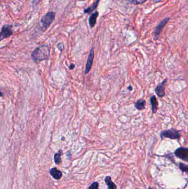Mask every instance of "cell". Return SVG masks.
Segmentation results:
<instances>
[{"instance_id":"16","label":"cell","mask_w":188,"mask_h":189,"mask_svg":"<svg viewBox=\"0 0 188 189\" xmlns=\"http://www.w3.org/2000/svg\"><path fill=\"white\" fill-rule=\"evenodd\" d=\"M179 166L180 170L183 172H186V173L188 172V166L187 165L180 163L179 164Z\"/></svg>"},{"instance_id":"11","label":"cell","mask_w":188,"mask_h":189,"mask_svg":"<svg viewBox=\"0 0 188 189\" xmlns=\"http://www.w3.org/2000/svg\"><path fill=\"white\" fill-rule=\"evenodd\" d=\"M146 100L143 99H138L135 103V107L138 110L142 111L146 108Z\"/></svg>"},{"instance_id":"3","label":"cell","mask_w":188,"mask_h":189,"mask_svg":"<svg viewBox=\"0 0 188 189\" xmlns=\"http://www.w3.org/2000/svg\"><path fill=\"white\" fill-rule=\"evenodd\" d=\"M55 17V13L53 11L48 12V13L45 14V15L42 17L40 20V22L42 24V28L44 30H46L50 26L51 24L53 23V22L54 20Z\"/></svg>"},{"instance_id":"17","label":"cell","mask_w":188,"mask_h":189,"mask_svg":"<svg viewBox=\"0 0 188 189\" xmlns=\"http://www.w3.org/2000/svg\"><path fill=\"white\" fill-rule=\"evenodd\" d=\"M147 0H131V2L134 5H140L146 2Z\"/></svg>"},{"instance_id":"25","label":"cell","mask_w":188,"mask_h":189,"mask_svg":"<svg viewBox=\"0 0 188 189\" xmlns=\"http://www.w3.org/2000/svg\"><path fill=\"white\" fill-rule=\"evenodd\" d=\"M78 1H86V0H78Z\"/></svg>"},{"instance_id":"22","label":"cell","mask_w":188,"mask_h":189,"mask_svg":"<svg viewBox=\"0 0 188 189\" xmlns=\"http://www.w3.org/2000/svg\"><path fill=\"white\" fill-rule=\"evenodd\" d=\"M127 89L129 90V91H132L133 90V87L131 86H129L127 87Z\"/></svg>"},{"instance_id":"4","label":"cell","mask_w":188,"mask_h":189,"mask_svg":"<svg viewBox=\"0 0 188 189\" xmlns=\"http://www.w3.org/2000/svg\"><path fill=\"white\" fill-rule=\"evenodd\" d=\"M170 19V17H167V18L164 19H163L162 21H161L159 24L156 27V28H155L154 33H153L154 40H157L159 39V36L161 34V32L164 28V27L166 26V25L167 24Z\"/></svg>"},{"instance_id":"9","label":"cell","mask_w":188,"mask_h":189,"mask_svg":"<svg viewBox=\"0 0 188 189\" xmlns=\"http://www.w3.org/2000/svg\"><path fill=\"white\" fill-rule=\"evenodd\" d=\"M150 103H151L152 113H156L157 111L158 110V101H157L156 96L152 95L150 97Z\"/></svg>"},{"instance_id":"12","label":"cell","mask_w":188,"mask_h":189,"mask_svg":"<svg viewBox=\"0 0 188 189\" xmlns=\"http://www.w3.org/2000/svg\"><path fill=\"white\" fill-rule=\"evenodd\" d=\"M98 15H99V13L98 11H95L94 13L91 14V15L89 18V24H90V28H92L95 26Z\"/></svg>"},{"instance_id":"5","label":"cell","mask_w":188,"mask_h":189,"mask_svg":"<svg viewBox=\"0 0 188 189\" xmlns=\"http://www.w3.org/2000/svg\"><path fill=\"white\" fill-rule=\"evenodd\" d=\"M167 80H168L167 78L164 79V80L162 82L161 84H158L156 87V88L154 89V91H155L156 94L159 98H162L165 96V94H166L165 89L166 87Z\"/></svg>"},{"instance_id":"1","label":"cell","mask_w":188,"mask_h":189,"mask_svg":"<svg viewBox=\"0 0 188 189\" xmlns=\"http://www.w3.org/2000/svg\"><path fill=\"white\" fill-rule=\"evenodd\" d=\"M50 55L49 48L47 45H41L37 48L32 52V57L33 60L36 61H40L48 59Z\"/></svg>"},{"instance_id":"10","label":"cell","mask_w":188,"mask_h":189,"mask_svg":"<svg viewBox=\"0 0 188 189\" xmlns=\"http://www.w3.org/2000/svg\"><path fill=\"white\" fill-rule=\"evenodd\" d=\"M50 174L56 180H59L62 176V173L61 171L59 170L56 168H53L50 170Z\"/></svg>"},{"instance_id":"18","label":"cell","mask_w":188,"mask_h":189,"mask_svg":"<svg viewBox=\"0 0 188 189\" xmlns=\"http://www.w3.org/2000/svg\"><path fill=\"white\" fill-rule=\"evenodd\" d=\"M88 189H99V184L98 182H94L90 185Z\"/></svg>"},{"instance_id":"21","label":"cell","mask_w":188,"mask_h":189,"mask_svg":"<svg viewBox=\"0 0 188 189\" xmlns=\"http://www.w3.org/2000/svg\"><path fill=\"white\" fill-rule=\"evenodd\" d=\"M152 1H153V2L154 3H156L160 2H161V1H163V0H152Z\"/></svg>"},{"instance_id":"8","label":"cell","mask_w":188,"mask_h":189,"mask_svg":"<svg viewBox=\"0 0 188 189\" xmlns=\"http://www.w3.org/2000/svg\"><path fill=\"white\" fill-rule=\"evenodd\" d=\"M94 58V50L93 48H92L90 50V52L89 53V55L88 56L87 61L86 65V68H85V74L87 75L90 73L92 66L93 65V61Z\"/></svg>"},{"instance_id":"24","label":"cell","mask_w":188,"mask_h":189,"mask_svg":"<svg viewBox=\"0 0 188 189\" xmlns=\"http://www.w3.org/2000/svg\"><path fill=\"white\" fill-rule=\"evenodd\" d=\"M0 96H2V94L1 92H0Z\"/></svg>"},{"instance_id":"7","label":"cell","mask_w":188,"mask_h":189,"mask_svg":"<svg viewBox=\"0 0 188 189\" xmlns=\"http://www.w3.org/2000/svg\"><path fill=\"white\" fill-rule=\"evenodd\" d=\"M13 34L12 27L10 25H5L0 32V41L10 37Z\"/></svg>"},{"instance_id":"14","label":"cell","mask_w":188,"mask_h":189,"mask_svg":"<svg viewBox=\"0 0 188 189\" xmlns=\"http://www.w3.org/2000/svg\"><path fill=\"white\" fill-rule=\"evenodd\" d=\"M100 1L101 0H97V1H95V2H94L92 5L90 6V7H88V8L85 9V10H84V13H88V14L92 13L93 10H95V9L97 8L98 4H99V2H100Z\"/></svg>"},{"instance_id":"23","label":"cell","mask_w":188,"mask_h":189,"mask_svg":"<svg viewBox=\"0 0 188 189\" xmlns=\"http://www.w3.org/2000/svg\"><path fill=\"white\" fill-rule=\"evenodd\" d=\"M148 189H154V188H151V187H150L148 188Z\"/></svg>"},{"instance_id":"13","label":"cell","mask_w":188,"mask_h":189,"mask_svg":"<svg viewBox=\"0 0 188 189\" xmlns=\"http://www.w3.org/2000/svg\"><path fill=\"white\" fill-rule=\"evenodd\" d=\"M105 183L106 184L108 189H117V186L111 180V177L107 176L105 178Z\"/></svg>"},{"instance_id":"6","label":"cell","mask_w":188,"mask_h":189,"mask_svg":"<svg viewBox=\"0 0 188 189\" xmlns=\"http://www.w3.org/2000/svg\"><path fill=\"white\" fill-rule=\"evenodd\" d=\"M174 154L177 157L186 162L188 160V149L187 148L180 147L175 150Z\"/></svg>"},{"instance_id":"15","label":"cell","mask_w":188,"mask_h":189,"mask_svg":"<svg viewBox=\"0 0 188 189\" xmlns=\"http://www.w3.org/2000/svg\"><path fill=\"white\" fill-rule=\"evenodd\" d=\"M63 154V152L61 150H60L58 152L56 153L54 155V161L56 164H59L61 162V157Z\"/></svg>"},{"instance_id":"2","label":"cell","mask_w":188,"mask_h":189,"mask_svg":"<svg viewBox=\"0 0 188 189\" xmlns=\"http://www.w3.org/2000/svg\"><path fill=\"white\" fill-rule=\"evenodd\" d=\"M160 136L162 140L164 138L179 139L181 137V134L180 133V131H178L174 128H170L161 132Z\"/></svg>"},{"instance_id":"19","label":"cell","mask_w":188,"mask_h":189,"mask_svg":"<svg viewBox=\"0 0 188 189\" xmlns=\"http://www.w3.org/2000/svg\"><path fill=\"white\" fill-rule=\"evenodd\" d=\"M40 1V0H33V7L37 5Z\"/></svg>"},{"instance_id":"20","label":"cell","mask_w":188,"mask_h":189,"mask_svg":"<svg viewBox=\"0 0 188 189\" xmlns=\"http://www.w3.org/2000/svg\"><path fill=\"white\" fill-rule=\"evenodd\" d=\"M74 68V64H71V65L70 66H69V69H70V70H72Z\"/></svg>"}]
</instances>
